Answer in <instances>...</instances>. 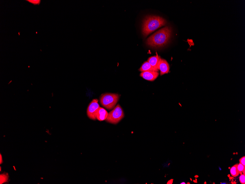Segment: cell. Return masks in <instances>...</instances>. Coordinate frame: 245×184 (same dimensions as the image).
<instances>
[{
	"label": "cell",
	"mask_w": 245,
	"mask_h": 184,
	"mask_svg": "<svg viewBox=\"0 0 245 184\" xmlns=\"http://www.w3.org/2000/svg\"><path fill=\"white\" fill-rule=\"evenodd\" d=\"M31 1V3L35 4H38L40 2V1Z\"/></svg>",
	"instance_id": "cell-16"
},
{
	"label": "cell",
	"mask_w": 245,
	"mask_h": 184,
	"mask_svg": "<svg viewBox=\"0 0 245 184\" xmlns=\"http://www.w3.org/2000/svg\"><path fill=\"white\" fill-rule=\"evenodd\" d=\"M108 114L107 111L105 109L100 107L96 113V119L100 121H103L106 119Z\"/></svg>",
	"instance_id": "cell-8"
},
{
	"label": "cell",
	"mask_w": 245,
	"mask_h": 184,
	"mask_svg": "<svg viewBox=\"0 0 245 184\" xmlns=\"http://www.w3.org/2000/svg\"><path fill=\"white\" fill-rule=\"evenodd\" d=\"M119 95L107 93L102 95L100 98V103L103 106L108 110L114 109L119 99Z\"/></svg>",
	"instance_id": "cell-3"
},
{
	"label": "cell",
	"mask_w": 245,
	"mask_h": 184,
	"mask_svg": "<svg viewBox=\"0 0 245 184\" xmlns=\"http://www.w3.org/2000/svg\"><path fill=\"white\" fill-rule=\"evenodd\" d=\"M239 181L242 184H245V175L244 174H242L239 178Z\"/></svg>",
	"instance_id": "cell-14"
},
{
	"label": "cell",
	"mask_w": 245,
	"mask_h": 184,
	"mask_svg": "<svg viewBox=\"0 0 245 184\" xmlns=\"http://www.w3.org/2000/svg\"><path fill=\"white\" fill-rule=\"evenodd\" d=\"M2 156H1V162H0V163H1H1H2Z\"/></svg>",
	"instance_id": "cell-18"
},
{
	"label": "cell",
	"mask_w": 245,
	"mask_h": 184,
	"mask_svg": "<svg viewBox=\"0 0 245 184\" xmlns=\"http://www.w3.org/2000/svg\"><path fill=\"white\" fill-rule=\"evenodd\" d=\"M167 23L164 18L157 16L146 17L143 22L142 32L145 36H147L150 33L163 26Z\"/></svg>",
	"instance_id": "cell-2"
},
{
	"label": "cell",
	"mask_w": 245,
	"mask_h": 184,
	"mask_svg": "<svg viewBox=\"0 0 245 184\" xmlns=\"http://www.w3.org/2000/svg\"><path fill=\"white\" fill-rule=\"evenodd\" d=\"M237 165L238 164L233 165L230 169V172H231V175L233 177H237L240 174V172H239L238 170H237Z\"/></svg>",
	"instance_id": "cell-11"
},
{
	"label": "cell",
	"mask_w": 245,
	"mask_h": 184,
	"mask_svg": "<svg viewBox=\"0 0 245 184\" xmlns=\"http://www.w3.org/2000/svg\"><path fill=\"white\" fill-rule=\"evenodd\" d=\"M161 60L160 57L156 55V56L150 57L148 59V61L153 68L158 70L159 64Z\"/></svg>",
	"instance_id": "cell-9"
},
{
	"label": "cell",
	"mask_w": 245,
	"mask_h": 184,
	"mask_svg": "<svg viewBox=\"0 0 245 184\" xmlns=\"http://www.w3.org/2000/svg\"><path fill=\"white\" fill-rule=\"evenodd\" d=\"M245 168L244 169V170H243V171H242V172H243V174H245Z\"/></svg>",
	"instance_id": "cell-17"
},
{
	"label": "cell",
	"mask_w": 245,
	"mask_h": 184,
	"mask_svg": "<svg viewBox=\"0 0 245 184\" xmlns=\"http://www.w3.org/2000/svg\"><path fill=\"white\" fill-rule=\"evenodd\" d=\"M158 70H160L161 75L168 74L169 72V65L164 59H161L159 64Z\"/></svg>",
	"instance_id": "cell-7"
},
{
	"label": "cell",
	"mask_w": 245,
	"mask_h": 184,
	"mask_svg": "<svg viewBox=\"0 0 245 184\" xmlns=\"http://www.w3.org/2000/svg\"><path fill=\"white\" fill-rule=\"evenodd\" d=\"M170 27H166L156 32L147 39V44L151 47H162L168 43L172 36Z\"/></svg>",
	"instance_id": "cell-1"
},
{
	"label": "cell",
	"mask_w": 245,
	"mask_h": 184,
	"mask_svg": "<svg viewBox=\"0 0 245 184\" xmlns=\"http://www.w3.org/2000/svg\"><path fill=\"white\" fill-rule=\"evenodd\" d=\"M7 179H8V176L5 174L1 175V184L6 182L7 181Z\"/></svg>",
	"instance_id": "cell-12"
},
{
	"label": "cell",
	"mask_w": 245,
	"mask_h": 184,
	"mask_svg": "<svg viewBox=\"0 0 245 184\" xmlns=\"http://www.w3.org/2000/svg\"><path fill=\"white\" fill-rule=\"evenodd\" d=\"M100 108L98 100H93L89 105L87 109V115L89 118L92 120H96V113Z\"/></svg>",
	"instance_id": "cell-5"
},
{
	"label": "cell",
	"mask_w": 245,
	"mask_h": 184,
	"mask_svg": "<svg viewBox=\"0 0 245 184\" xmlns=\"http://www.w3.org/2000/svg\"><path fill=\"white\" fill-rule=\"evenodd\" d=\"M239 161H240V163H242V164L244 165V166H245V157H243L242 158H241V159H239Z\"/></svg>",
	"instance_id": "cell-15"
},
{
	"label": "cell",
	"mask_w": 245,
	"mask_h": 184,
	"mask_svg": "<svg viewBox=\"0 0 245 184\" xmlns=\"http://www.w3.org/2000/svg\"><path fill=\"white\" fill-rule=\"evenodd\" d=\"M245 168V166H244V165H242L241 163H239V164L237 165V170H238L239 172H240V174H242V171Z\"/></svg>",
	"instance_id": "cell-13"
},
{
	"label": "cell",
	"mask_w": 245,
	"mask_h": 184,
	"mask_svg": "<svg viewBox=\"0 0 245 184\" xmlns=\"http://www.w3.org/2000/svg\"><path fill=\"white\" fill-rule=\"evenodd\" d=\"M158 72L154 71H148L142 72L140 76L146 80L153 81L158 77Z\"/></svg>",
	"instance_id": "cell-6"
},
{
	"label": "cell",
	"mask_w": 245,
	"mask_h": 184,
	"mask_svg": "<svg viewBox=\"0 0 245 184\" xmlns=\"http://www.w3.org/2000/svg\"><path fill=\"white\" fill-rule=\"evenodd\" d=\"M124 117L123 111L120 105H118L109 113L106 121L111 124H116L120 122Z\"/></svg>",
	"instance_id": "cell-4"
},
{
	"label": "cell",
	"mask_w": 245,
	"mask_h": 184,
	"mask_svg": "<svg viewBox=\"0 0 245 184\" xmlns=\"http://www.w3.org/2000/svg\"><path fill=\"white\" fill-rule=\"evenodd\" d=\"M139 70L142 72L148 71H159L158 70L153 68L148 61L144 63Z\"/></svg>",
	"instance_id": "cell-10"
}]
</instances>
